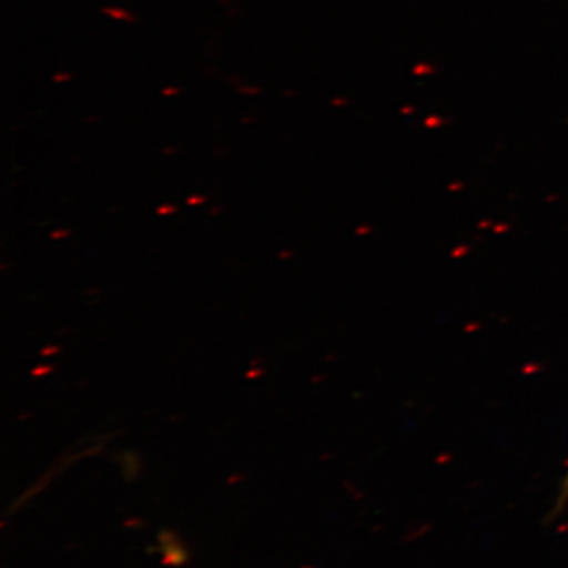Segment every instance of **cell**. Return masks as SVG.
<instances>
[{"label":"cell","instance_id":"cell-1","mask_svg":"<svg viewBox=\"0 0 568 568\" xmlns=\"http://www.w3.org/2000/svg\"><path fill=\"white\" fill-rule=\"evenodd\" d=\"M562 499H568V466H567V477H566V481H564Z\"/></svg>","mask_w":568,"mask_h":568}]
</instances>
